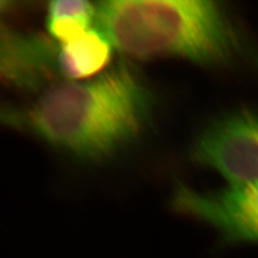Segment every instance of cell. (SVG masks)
<instances>
[{"instance_id": "ba28073f", "label": "cell", "mask_w": 258, "mask_h": 258, "mask_svg": "<svg viewBox=\"0 0 258 258\" xmlns=\"http://www.w3.org/2000/svg\"><path fill=\"white\" fill-rule=\"evenodd\" d=\"M10 6V4L9 3H7V2H0V13H2L3 11H5V10H7V8Z\"/></svg>"}, {"instance_id": "277c9868", "label": "cell", "mask_w": 258, "mask_h": 258, "mask_svg": "<svg viewBox=\"0 0 258 258\" xmlns=\"http://www.w3.org/2000/svg\"><path fill=\"white\" fill-rule=\"evenodd\" d=\"M191 158L229 184L258 180V111L240 110L213 120L192 144Z\"/></svg>"}, {"instance_id": "5b68a950", "label": "cell", "mask_w": 258, "mask_h": 258, "mask_svg": "<svg viewBox=\"0 0 258 258\" xmlns=\"http://www.w3.org/2000/svg\"><path fill=\"white\" fill-rule=\"evenodd\" d=\"M63 82L61 44L51 37L0 25V84L45 91Z\"/></svg>"}, {"instance_id": "8992f818", "label": "cell", "mask_w": 258, "mask_h": 258, "mask_svg": "<svg viewBox=\"0 0 258 258\" xmlns=\"http://www.w3.org/2000/svg\"><path fill=\"white\" fill-rule=\"evenodd\" d=\"M113 45L101 32L90 29L75 41L61 45V67L66 82L90 80L106 71L112 60Z\"/></svg>"}, {"instance_id": "6da1fadb", "label": "cell", "mask_w": 258, "mask_h": 258, "mask_svg": "<svg viewBox=\"0 0 258 258\" xmlns=\"http://www.w3.org/2000/svg\"><path fill=\"white\" fill-rule=\"evenodd\" d=\"M152 110L148 86L118 62L93 79L47 88L24 109H0V124L24 129L76 158L98 161L137 140Z\"/></svg>"}, {"instance_id": "7a4b0ae2", "label": "cell", "mask_w": 258, "mask_h": 258, "mask_svg": "<svg viewBox=\"0 0 258 258\" xmlns=\"http://www.w3.org/2000/svg\"><path fill=\"white\" fill-rule=\"evenodd\" d=\"M96 28L133 58H182L227 64L244 39L220 4L200 0H110L96 5Z\"/></svg>"}, {"instance_id": "3957f363", "label": "cell", "mask_w": 258, "mask_h": 258, "mask_svg": "<svg viewBox=\"0 0 258 258\" xmlns=\"http://www.w3.org/2000/svg\"><path fill=\"white\" fill-rule=\"evenodd\" d=\"M172 207L207 224L229 243H258V180L197 190L177 184Z\"/></svg>"}, {"instance_id": "52a82bcc", "label": "cell", "mask_w": 258, "mask_h": 258, "mask_svg": "<svg viewBox=\"0 0 258 258\" xmlns=\"http://www.w3.org/2000/svg\"><path fill=\"white\" fill-rule=\"evenodd\" d=\"M96 6L82 0H58L48 4L46 29L54 41L63 45L90 30L95 22Z\"/></svg>"}]
</instances>
